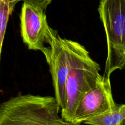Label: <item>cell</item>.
<instances>
[{
    "mask_svg": "<svg viewBox=\"0 0 125 125\" xmlns=\"http://www.w3.org/2000/svg\"><path fill=\"white\" fill-rule=\"evenodd\" d=\"M60 110L55 96L18 94L1 104L0 125H52Z\"/></svg>",
    "mask_w": 125,
    "mask_h": 125,
    "instance_id": "1",
    "label": "cell"
},
{
    "mask_svg": "<svg viewBox=\"0 0 125 125\" xmlns=\"http://www.w3.org/2000/svg\"><path fill=\"white\" fill-rule=\"evenodd\" d=\"M46 43L50 45L51 50L48 65L55 98L61 110L65 104V84L70 72L90 54L79 43L61 38L57 32L52 29L50 31Z\"/></svg>",
    "mask_w": 125,
    "mask_h": 125,
    "instance_id": "2",
    "label": "cell"
},
{
    "mask_svg": "<svg viewBox=\"0 0 125 125\" xmlns=\"http://www.w3.org/2000/svg\"><path fill=\"white\" fill-rule=\"evenodd\" d=\"M107 40L104 75L125 67V0H101L98 9Z\"/></svg>",
    "mask_w": 125,
    "mask_h": 125,
    "instance_id": "3",
    "label": "cell"
},
{
    "mask_svg": "<svg viewBox=\"0 0 125 125\" xmlns=\"http://www.w3.org/2000/svg\"><path fill=\"white\" fill-rule=\"evenodd\" d=\"M100 66L89 56L71 70L65 84L66 101L61 110L62 118L72 122L78 105L101 79Z\"/></svg>",
    "mask_w": 125,
    "mask_h": 125,
    "instance_id": "4",
    "label": "cell"
},
{
    "mask_svg": "<svg viewBox=\"0 0 125 125\" xmlns=\"http://www.w3.org/2000/svg\"><path fill=\"white\" fill-rule=\"evenodd\" d=\"M21 35L29 50H39L45 56L48 64L51 50L44 45L51 28L46 20L45 10L23 2L20 13Z\"/></svg>",
    "mask_w": 125,
    "mask_h": 125,
    "instance_id": "5",
    "label": "cell"
},
{
    "mask_svg": "<svg viewBox=\"0 0 125 125\" xmlns=\"http://www.w3.org/2000/svg\"><path fill=\"white\" fill-rule=\"evenodd\" d=\"M117 105L112 95L110 77L103 74L78 105L72 123H83L87 120L113 111Z\"/></svg>",
    "mask_w": 125,
    "mask_h": 125,
    "instance_id": "6",
    "label": "cell"
},
{
    "mask_svg": "<svg viewBox=\"0 0 125 125\" xmlns=\"http://www.w3.org/2000/svg\"><path fill=\"white\" fill-rule=\"evenodd\" d=\"M125 118V104H118L114 110L87 120L83 123L90 125H120Z\"/></svg>",
    "mask_w": 125,
    "mask_h": 125,
    "instance_id": "7",
    "label": "cell"
},
{
    "mask_svg": "<svg viewBox=\"0 0 125 125\" xmlns=\"http://www.w3.org/2000/svg\"><path fill=\"white\" fill-rule=\"evenodd\" d=\"M12 9L7 4L0 1V54L2 53V45L4 43L6 28L9 16L12 14Z\"/></svg>",
    "mask_w": 125,
    "mask_h": 125,
    "instance_id": "8",
    "label": "cell"
},
{
    "mask_svg": "<svg viewBox=\"0 0 125 125\" xmlns=\"http://www.w3.org/2000/svg\"><path fill=\"white\" fill-rule=\"evenodd\" d=\"M23 2L29 4L31 5L39 7L45 10L49 4H50L52 0H22Z\"/></svg>",
    "mask_w": 125,
    "mask_h": 125,
    "instance_id": "9",
    "label": "cell"
},
{
    "mask_svg": "<svg viewBox=\"0 0 125 125\" xmlns=\"http://www.w3.org/2000/svg\"><path fill=\"white\" fill-rule=\"evenodd\" d=\"M52 125H87L85 123H73L72 122H66V121L63 120L62 118H59V119L57 120L56 122H54Z\"/></svg>",
    "mask_w": 125,
    "mask_h": 125,
    "instance_id": "10",
    "label": "cell"
},
{
    "mask_svg": "<svg viewBox=\"0 0 125 125\" xmlns=\"http://www.w3.org/2000/svg\"><path fill=\"white\" fill-rule=\"evenodd\" d=\"M20 1H22V0H0V1H1V2H3L9 5L10 7L13 10H14L16 4Z\"/></svg>",
    "mask_w": 125,
    "mask_h": 125,
    "instance_id": "11",
    "label": "cell"
},
{
    "mask_svg": "<svg viewBox=\"0 0 125 125\" xmlns=\"http://www.w3.org/2000/svg\"><path fill=\"white\" fill-rule=\"evenodd\" d=\"M120 125H125V118L123 120V121H122V122H121L120 124Z\"/></svg>",
    "mask_w": 125,
    "mask_h": 125,
    "instance_id": "12",
    "label": "cell"
},
{
    "mask_svg": "<svg viewBox=\"0 0 125 125\" xmlns=\"http://www.w3.org/2000/svg\"></svg>",
    "mask_w": 125,
    "mask_h": 125,
    "instance_id": "13",
    "label": "cell"
}]
</instances>
